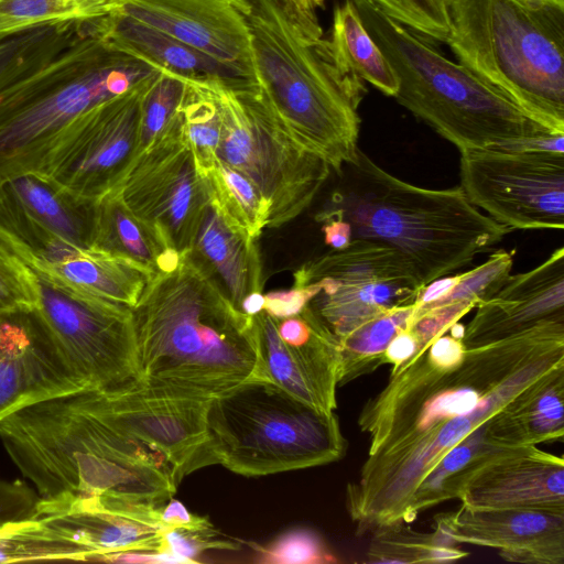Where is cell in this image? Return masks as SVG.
Listing matches in <instances>:
<instances>
[{
    "label": "cell",
    "mask_w": 564,
    "mask_h": 564,
    "mask_svg": "<svg viewBox=\"0 0 564 564\" xmlns=\"http://www.w3.org/2000/svg\"><path fill=\"white\" fill-rule=\"evenodd\" d=\"M82 33L83 22H66L0 42V94L45 66Z\"/></svg>",
    "instance_id": "obj_30"
},
{
    "label": "cell",
    "mask_w": 564,
    "mask_h": 564,
    "mask_svg": "<svg viewBox=\"0 0 564 564\" xmlns=\"http://www.w3.org/2000/svg\"><path fill=\"white\" fill-rule=\"evenodd\" d=\"M460 64L564 134V0H449Z\"/></svg>",
    "instance_id": "obj_6"
},
{
    "label": "cell",
    "mask_w": 564,
    "mask_h": 564,
    "mask_svg": "<svg viewBox=\"0 0 564 564\" xmlns=\"http://www.w3.org/2000/svg\"><path fill=\"white\" fill-rule=\"evenodd\" d=\"M281 1H283L284 3H286V0H281Z\"/></svg>",
    "instance_id": "obj_55"
},
{
    "label": "cell",
    "mask_w": 564,
    "mask_h": 564,
    "mask_svg": "<svg viewBox=\"0 0 564 564\" xmlns=\"http://www.w3.org/2000/svg\"><path fill=\"white\" fill-rule=\"evenodd\" d=\"M83 31L116 51L183 77L245 79L214 57L116 11L83 22Z\"/></svg>",
    "instance_id": "obj_24"
},
{
    "label": "cell",
    "mask_w": 564,
    "mask_h": 564,
    "mask_svg": "<svg viewBox=\"0 0 564 564\" xmlns=\"http://www.w3.org/2000/svg\"><path fill=\"white\" fill-rule=\"evenodd\" d=\"M318 290L316 283H311L305 286H293L290 290L269 292L264 295L263 311L276 319L297 315Z\"/></svg>",
    "instance_id": "obj_45"
},
{
    "label": "cell",
    "mask_w": 564,
    "mask_h": 564,
    "mask_svg": "<svg viewBox=\"0 0 564 564\" xmlns=\"http://www.w3.org/2000/svg\"><path fill=\"white\" fill-rule=\"evenodd\" d=\"M36 303L33 269L17 254L0 250V312L31 311Z\"/></svg>",
    "instance_id": "obj_41"
},
{
    "label": "cell",
    "mask_w": 564,
    "mask_h": 564,
    "mask_svg": "<svg viewBox=\"0 0 564 564\" xmlns=\"http://www.w3.org/2000/svg\"><path fill=\"white\" fill-rule=\"evenodd\" d=\"M40 500L21 480L0 481V527L34 517Z\"/></svg>",
    "instance_id": "obj_44"
},
{
    "label": "cell",
    "mask_w": 564,
    "mask_h": 564,
    "mask_svg": "<svg viewBox=\"0 0 564 564\" xmlns=\"http://www.w3.org/2000/svg\"><path fill=\"white\" fill-rule=\"evenodd\" d=\"M359 18L398 78L395 100L458 150L506 149L550 134L503 93L371 0H351Z\"/></svg>",
    "instance_id": "obj_7"
},
{
    "label": "cell",
    "mask_w": 564,
    "mask_h": 564,
    "mask_svg": "<svg viewBox=\"0 0 564 564\" xmlns=\"http://www.w3.org/2000/svg\"><path fill=\"white\" fill-rule=\"evenodd\" d=\"M132 313L137 382L145 388L213 399L271 380L256 316L238 308L189 252L173 270L152 275Z\"/></svg>",
    "instance_id": "obj_2"
},
{
    "label": "cell",
    "mask_w": 564,
    "mask_h": 564,
    "mask_svg": "<svg viewBox=\"0 0 564 564\" xmlns=\"http://www.w3.org/2000/svg\"><path fill=\"white\" fill-rule=\"evenodd\" d=\"M115 192L167 249L180 254L192 249L210 197L178 109L134 159Z\"/></svg>",
    "instance_id": "obj_13"
},
{
    "label": "cell",
    "mask_w": 564,
    "mask_h": 564,
    "mask_svg": "<svg viewBox=\"0 0 564 564\" xmlns=\"http://www.w3.org/2000/svg\"><path fill=\"white\" fill-rule=\"evenodd\" d=\"M109 11L166 33L254 82L240 0H115Z\"/></svg>",
    "instance_id": "obj_18"
},
{
    "label": "cell",
    "mask_w": 564,
    "mask_h": 564,
    "mask_svg": "<svg viewBox=\"0 0 564 564\" xmlns=\"http://www.w3.org/2000/svg\"><path fill=\"white\" fill-rule=\"evenodd\" d=\"M32 269L68 290L130 308L154 274L138 262L95 248Z\"/></svg>",
    "instance_id": "obj_27"
},
{
    "label": "cell",
    "mask_w": 564,
    "mask_h": 564,
    "mask_svg": "<svg viewBox=\"0 0 564 564\" xmlns=\"http://www.w3.org/2000/svg\"><path fill=\"white\" fill-rule=\"evenodd\" d=\"M210 200L227 223L257 240L268 227V205L257 187L240 172L217 160L203 176Z\"/></svg>",
    "instance_id": "obj_32"
},
{
    "label": "cell",
    "mask_w": 564,
    "mask_h": 564,
    "mask_svg": "<svg viewBox=\"0 0 564 564\" xmlns=\"http://www.w3.org/2000/svg\"><path fill=\"white\" fill-rule=\"evenodd\" d=\"M207 426L217 464L242 476L316 467L347 449L338 417L271 380H252L210 399Z\"/></svg>",
    "instance_id": "obj_9"
},
{
    "label": "cell",
    "mask_w": 564,
    "mask_h": 564,
    "mask_svg": "<svg viewBox=\"0 0 564 564\" xmlns=\"http://www.w3.org/2000/svg\"><path fill=\"white\" fill-rule=\"evenodd\" d=\"M406 524L398 523L373 531L365 562L448 563L468 555L437 529L433 533H422Z\"/></svg>",
    "instance_id": "obj_33"
},
{
    "label": "cell",
    "mask_w": 564,
    "mask_h": 564,
    "mask_svg": "<svg viewBox=\"0 0 564 564\" xmlns=\"http://www.w3.org/2000/svg\"><path fill=\"white\" fill-rule=\"evenodd\" d=\"M264 295L262 292H251L248 294L240 304V310L251 316L259 314L263 311Z\"/></svg>",
    "instance_id": "obj_53"
},
{
    "label": "cell",
    "mask_w": 564,
    "mask_h": 564,
    "mask_svg": "<svg viewBox=\"0 0 564 564\" xmlns=\"http://www.w3.org/2000/svg\"><path fill=\"white\" fill-rule=\"evenodd\" d=\"M184 89L183 76L167 70L160 69L152 79L141 100L139 154L173 118Z\"/></svg>",
    "instance_id": "obj_37"
},
{
    "label": "cell",
    "mask_w": 564,
    "mask_h": 564,
    "mask_svg": "<svg viewBox=\"0 0 564 564\" xmlns=\"http://www.w3.org/2000/svg\"><path fill=\"white\" fill-rule=\"evenodd\" d=\"M435 529L457 544L496 549L509 562L564 564V513L460 503L454 512L437 514Z\"/></svg>",
    "instance_id": "obj_20"
},
{
    "label": "cell",
    "mask_w": 564,
    "mask_h": 564,
    "mask_svg": "<svg viewBox=\"0 0 564 564\" xmlns=\"http://www.w3.org/2000/svg\"><path fill=\"white\" fill-rule=\"evenodd\" d=\"M293 278V286L318 285L306 307L337 338L387 311L414 304L423 286L402 253L365 239L305 262Z\"/></svg>",
    "instance_id": "obj_11"
},
{
    "label": "cell",
    "mask_w": 564,
    "mask_h": 564,
    "mask_svg": "<svg viewBox=\"0 0 564 564\" xmlns=\"http://www.w3.org/2000/svg\"><path fill=\"white\" fill-rule=\"evenodd\" d=\"M158 72L83 31L45 66L0 94V184L39 173L80 117Z\"/></svg>",
    "instance_id": "obj_8"
},
{
    "label": "cell",
    "mask_w": 564,
    "mask_h": 564,
    "mask_svg": "<svg viewBox=\"0 0 564 564\" xmlns=\"http://www.w3.org/2000/svg\"><path fill=\"white\" fill-rule=\"evenodd\" d=\"M104 14L99 0H0V42L39 28L87 22Z\"/></svg>",
    "instance_id": "obj_34"
},
{
    "label": "cell",
    "mask_w": 564,
    "mask_h": 564,
    "mask_svg": "<svg viewBox=\"0 0 564 564\" xmlns=\"http://www.w3.org/2000/svg\"><path fill=\"white\" fill-rule=\"evenodd\" d=\"M387 14L417 34L446 42L449 0H371Z\"/></svg>",
    "instance_id": "obj_40"
},
{
    "label": "cell",
    "mask_w": 564,
    "mask_h": 564,
    "mask_svg": "<svg viewBox=\"0 0 564 564\" xmlns=\"http://www.w3.org/2000/svg\"><path fill=\"white\" fill-rule=\"evenodd\" d=\"M302 313L313 330L306 341L295 345L280 338L274 317L264 311L254 315L262 358L274 383L318 412L333 414L340 372L339 341L306 306Z\"/></svg>",
    "instance_id": "obj_22"
},
{
    "label": "cell",
    "mask_w": 564,
    "mask_h": 564,
    "mask_svg": "<svg viewBox=\"0 0 564 564\" xmlns=\"http://www.w3.org/2000/svg\"><path fill=\"white\" fill-rule=\"evenodd\" d=\"M460 187L496 223L564 228V153L498 148L460 151Z\"/></svg>",
    "instance_id": "obj_14"
},
{
    "label": "cell",
    "mask_w": 564,
    "mask_h": 564,
    "mask_svg": "<svg viewBox=\"0 0 564 564\" xmlns=\"http://www.w3.org/2000/svg\"><path fill=\"white\" fill-rule=\"evenodd\" d=\"M98 562L108 563H143V564H176L192 563L191 561L169 552L128 551L104 555Z\"/></svg>",
    "instance_id": "obj_48"
},
{
    "label": "cell",
    "mask_w": 564,
    "mask_h": 564,
    "mask_svg": "<svg viewBox=\"0 0 564 564\" xmlns=\"http://www.w3.org/2000/svg\"><path fill=\"white\" fill-rule=\"evenodd\" d=\"M155 75L80 117L39 174L89 200L115 191L139 154L141 100Z\"/></svg>",
    "instance_id": "obj_15"
},
{
    "label": "cell",
    "mask_w": 564,
    "mask_h": 564,
    "mask_svg": "<svg viewBox=\"0 0 564 564\" xmlns=\"http://www.w3.org/2000/svg\"><path fill=\"white\" fill-rule=\"evenodd\" d=\"M160 517L169 529L207 530L213 524L206 517L192 513L178 500L171 498L160 509Z\"/></svg>",
    "instance_id": "obj_46"
},
{
    "label": "cell",
    "mask_w": 564,
    "mask_h": 564,
    "mask_svg": "<svg viewBox=\"0 0 564 564\" xmlns=\"http://www.w3.org/2000/svg\"><path fill=\"white\" fill-rule=\"evenodd\" d=\"M89 390L113 424L166 459L177 484L193 471L217 464L207 426L210 399L152 390L137 380Z\"/></svg>",
    "instance_id": "obj_16"
},
{
    "label": "cell",
    "mask_w": 564,
    "mask_h": 564,
    "mask_svg": "<svg viewBox=\"0 0 564 564\" xmlns=\"http://www.w3.org/2000/svg\"><path fill=\"white\" fill-rule=\"evenodd\" d=\"M564 375V319L466 348L452 368L424 352L391 370L358 415L369 446L346 507L359 535L410 523L458 499L482 469L517 447L510 412Z\"/></svg>",
    "instance_id": "obj_1"
},
{
    "label": "cell",
    "mask_w": 564,
    "mask_h": 564,
    "mask_svg": "<svg viewBox=\"0 0 564 564\" xmlns=\"http://www.w3.org/2000/svg\"><path fill=\"white\" fill-rule=\"evenodd\" d=\"M324 241L334 250L346 248L352 240L351 227L348 221L332 217L323 220Z\"/></svg>",
    "instance_id": "obj_50"
},
{
    "label": "cell",
    "mask_w": 564,
    "mask_h": 564,
    "mask_svg": "<svg viewBox=\"0 0 564 564\" xmlns=\"http://www.w3.org/2000/svg\"><path fill=\"white\" fill-rule=\"evenodd\" d=\"M161 507L61 495L40 497L34 518L84 547L89 562H98L112 553L164 552L169 528L161 520Z\"/></svg>",
    "instance_id": "obj_17"
},
{
    "label": "cell",
    "mask_w": 564,
    "mask_h": 564,
    "mask_svg": "<svg viewBox=\"0 0 564 564\" xmlns=\"http://www.w3.org/2000/svg\"><path fill=\"white\" fill-rule=\"evenodd\" d=\"M415 305L392 308L354 328L340 338L338 386L346 384L383 365V354L391 339L406 328Z\"/></svg>",
    "instance_id": "obj_31"
},
{
    "label": "cell",
    "mask_w": 564,
    "mask_h": 564,
    "mask_svg": "<svg viewBox=\"0 0 564 564\" xmlns=\"http://www.w3.org/2000/svg\"><path fill=\"white\" fill-rule=\"evenodd\" d=\"M188 252L238 308L248 294L262 292L257 240L230 226L210 198Z\"/></svg>",
    "instance_id": "obj_25"
},
{
    "label": "cell",
    "mask_w": 564,
    "mask_h": 564,
    "mask_svg": "<svg viewBox=\"0 0 564 564\" xmlns=\"http://www.w3.org/2000/svg\"><path fill=\"white\" fill-rule=\"evenodd\" d=\"M185 89L178 110L183 129L203 177L216 164L220 140L221 119L217 104L200 79L183 77Z\"/></svg>",
    "instance_id": "obj_36"
},
{
    "label": "cell",
    "mask_w": 564,
    "mask_h": 564,
    "mask_svg": "<svg viewBox=\"0 0 564 564\" xmlns=\"http://www.w3.org/2000/svg\"><path fill=\"white\" fill-rule=\"evenodd\" d=\"M0 438L40 497H101L161 507L176 492L166 459L113 424L88 388L31 404L0 422Z\"/></svg>",
    "instance_id": "obj_3"
},
{
    "label": "cell",
    "mask_w": 564,
    "mask_h": 564,
    "mask_svg": "<svg viewBox=\"0 0 564 564\" xmlns=\"http://www.w3.org/2000/svg\"><path fill=\"white\" fill-rule=\"evenodd\" d=\"M512 264V254L506 250H498L484 263L463 272L459 282L447 295L415 310L421 311L456 302H473L477 306L491 299L505 285L511 275Z\"/></svg>",
    "instance_id": "obj_38"
},
{
    "label": "cell",
    "mask_w": 564,
    "mask_h": 564,
    "mask_svg": "<svg viewBox=\"0 0 564 564\" xmlns=\"http://www.w3.org/2000/svg\"><path fill=\"white\" fill-rule=\"evenodd\" d=\"M44 560L89 561V553L34 517L0 527V563Z\"/></svg>",
    "instance_id": "obj_35"
},
{
    "label": "cell",
    "mask_w": 564,
    "mask_h": 564,
    "mask_svg": "<svg viewBox=\"0 0 564 564\" xmlns=\"http://www.w3.org/2000/svg\"><path fill=\"white\" fill-rule=\"evenodd\" d=\"M476 308L464 330L466 348L564 319V248L554 250L534 269L510 275L491 299Z\"/></svg>",
    "instance_id": "obj_21"
},
{
    "label": "cell",
    "mask_w": 564,
    "mask_h": 564,
    "mask_svg": "<svg viewBox=\"0 0 564 564\" xmlns=\"http://www.w3.org/2000/svg\"><path fill=\"white\" fill-rule=\"evenodd\" d=\"M94 248L130 259L153 273L173 270L181 258L130 212L115 191L98 200Z\"/></svg>",
    "instance_id": "obj_28"
},
{
    "label": "cell",
    "mask_w": 564,
    "mask_h": 564,
    "mask_svg": "<svg viewBox=\"0 0 564 564\" xmlns=\"http://www.w3.org/2000/svg\"><path fill=\"white\" fill-rule=\"evenodd\" d=\"M419 345L411 329H401L389 343L383 354L384 364H391L392 368L399 367L410 360L417 351Z\"/></svg>",
    "instance_id": "obj_47"
},
{
    "label": "cell",
    "mask_w": 564,
    "mask_h": 564,
    "mask_svg": "<svg viewBox=\"0 0 564 564\" xmlns=\"http://www.w3.org/2000/svg\"><path fill=\"white\" fill-rule=\"evenodd\" d=\"M327 39L337 56L365 83L394 97L399 87L394 70L365 29L351 0L334 9Z\"/></svg>",
    "instance_id": "obj_29"
},
{
    "label": "cell",
    "mask_w": 564,
    "mask_h": 564,
    "mask_svg": "<svg viewBox=\"0 0 564 564\" xmlns=\"http://www.w3.org/2000/svg\"><path fill=\"white\" fill-rule=\"evenodd\" d=\"M82 389L35 310L0 312V422L31 404Z\"/></svg>",
    "instance_id": "obj_19"
},
{
    "label": "cell",
    "mask_w": 564,
    "mask_h": 564,
    "mask_svg": "<svg viewBox=\"0 0 564 564\" xmlns=\"http://www.w3.org/2000/svg\"><path fill=\"white\" fill-rule=\"evenodd\" d=\"M99 1L104 8L105 14L108 12L110 6L115 2V0H99Z\"/></svg>",
    "instance_id": "obj_54"
},
{
    "label": "cell",
    "mask_w": 564,
    "mask_h": 564,
    "mask_svg": "<svg viewBox=\"0 0 564 564\" xmlns=\"http://www.w3.org/2000/svg\"><path fill=\"white\" fill-rule=\"evenodd\" d=\"M337 176L344 185L317 219L341 218L349 223L352 239L399 251L423 285L469 264L511 231L470 204L460 186L431 189L410 184L360 149Z\"/></svg>",
    "instance_id": "obj_5"
},
{
    "label": "cell",
    "mask_w": 564,
    "mask_h": 564,
    "mask_svg": "<svg viewBox=\"0 0 564 564\" xmlns=\"http://www.w3.org/2000/svg\"><path fill=\"white\" fill-rule=\"evenodd\" d=\"M462 273L446 278L442 276L423 285L415 300V307L436 302L447 295L459 282Z\"/></svg>",
    "instance_id": "obj_49"
},
{
    "label": "cell",
    "mask_w": 564,
    "mask_h": 564,
    "mask_svg": "<svg viewBox=\"0 0 564 564\" xmlns=\"http://www.w3.org/2000/svg\"><path fill=\"white\" fill-rule=\"evenodd\" d=\"M33 271L35 312L85 388H112L138 380L132 308L68 290Z\"/></svg>",
    "instance_id": "obj_12"
},
{
    "label": "cell",
    "mask_w": 564,
    "mask_h": 564,
    "mask_svg": "<svg viewBox=\"0 0 564 564\" xmlns=\"http://www.w3.org/2000/svg\"><path fill=\"white\" fill-rule=\"evenodd\" d=\"M0 196L70 245L94 248L98 200L80 198L39 173L3 182Z\"/></svg>",
    "instance_id": "obj_26"
},
{
    "label": "cell",
    "mask_w": 564,
    "mask_h": 564,
    "mask_svg": "<svg viewBox=\"0 0 564 564\" xmlns=\"http://www.w3.org/2000/svg\"><path fill=\"white\" fill-rule=\"evenodd\" d=\"M458 500L481 509L564 513V460L536 445L519 447L477 474Z\"/></svg>",
    "instance_id": "obj_23"
},
{
    "label": "cell",
    "mask_w": 564,
    "mask_h": 564,
    "mask_svg": "<svg viewBox=\"0 0 564 564\" xmlns=\"http://www.w3.org/2000/svg\"><path fill=\"white\" fill-rule=\"evenodd\" d=\"M0 250L17 254L29 265L31 256L23 245L0 225Z\"/></svg>",
    "instance_id": "obj_51"
},
{
    "label": "cell",
    "mask_w": 564,
    "mask_h": 564,
    "mask_svg": "<svg viewBox=\"0 0 564 564\" xmlns=\"http://www.w3.org/2000/svg\"><path fill=\"white\" fill-rule=\"evenodd\" d=\"M475 307L476 304L473 302H456L421 311L414 310L408 325V328L415 335L419 345L413 357L424 352L435 338L447 333L454 323Z\"/></svg>",
    "instance_id": "obj_42"
},
{
    "label": "cell",
    "mask_w": 564,
    "mask_h": 564,
    "mask_svg": "<svg viewBox=\"0 0 564 564\" xmlns=\"http://www.w3.org/2000/svg\"><path fill=\"white\" fill-rule=\"evenodd\" d=\"M326 0H286L289 7L306 19H317L316 10L325 4Z\"/></svg>",
    "instance_id": "obj_52"
},
{
    "label": "cell",
    "mask_w": 564,
    "mask_h": 564,
    "mask_svg": "<svg viewBox=\"0 0 564 564\" xmlns=\"http://www.w3.org/2000/svg\"><path fill=\"white\" fill-rule=\"evenodd\" d=\"M221 119L217 159L243 174L269 209V229L305 212L328 180L324 158L301 143L259 86L248 79H200Z\"/></svg>",
    "instance_id": "obj_10"
},
{
    "label": "cell",
    "mask_w": 564,
    "mask_h": 564,
    "mask_svg": "<svg viewBox=\"0 0 564 564\" xmlns=\"http://www.w3.org/2000/svg\"><path fill=\"white\" fill-rule=\"evenodd\" d=\"M253 77L293 135L339 174L356 159L366 83L334 52L316 20L281 0H240Z\"/></svg>",
    "instance_id": "obj_4"
},
{
    "label": "cell",
    "mask_w": 564,
    "mask_h": 564,
    "mask_svg": "<svg viewBox=\"0 0 564 564\" xmlns=\"http://www.w3.org/2000/svg\"><path fill=\"white\" fill-rule=\"evenodd\" d=\"M257 562L265 564H329L336 555L312 529H292L268 545H256Z\"/></svg>",
    "instance_id": "obj_39"
},
{
    "label": "cell",
    "mask_w": 564,
    "mask_h": 564,
    "mask_svg": "<svg viewBox=\"0 0 564 564\" xmlns=\"http://www.w3.org/2000/svg\"><path fill=\"white\" fill-rule=\"evenodd\" d=\"M218 532L213 529L186 530L169 529L164 532V552L184 557L196 563L195 557L206 550H237L238 545L217 538Z\"/></svg>",
    "instance_id": "obj_43"
}]
</instances>
